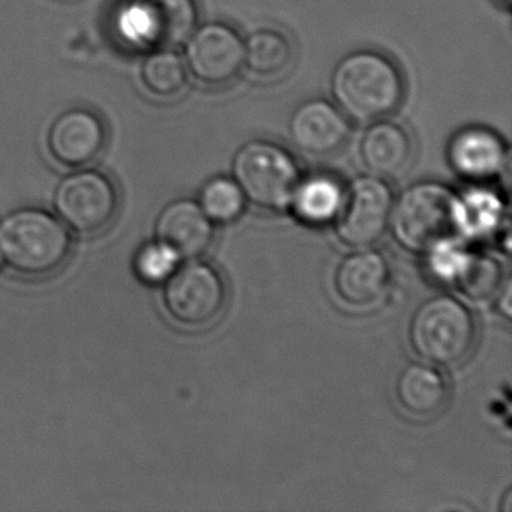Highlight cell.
<instances>
[{
	"mask_svg": "<svg viewBox=\"0 0 512 512\" xmlns=\"http://www.w3.org/2000/svg\"><path fill=\"white\" fill-rule=\"evenodd\" d=\"M0 253L8 269L26 278L58 274L73 253V236L58 215L38 206L0 218Z\"/></svg>",
	"mask_w": 512,
	"mask_h": 512,
	"instance_id": "cell-1",
	"label": "cell"
},
{
	"mask_svg": "<svg viewBox=\"0 0 512 512\" xmlns=\"http://www.w3.org/2000/svg\"><path fill=\"white\" fill-rule=\"evenodd\" d=\"M335 106L349 119L371 124L400 107L404 80L397 65L379 52L359 50L344 56L331 77Z\"/></svg>",
	"mask_w": 512,
	"mask_h": 512,
	"instance_id": "cell-2",
	"label": "cell"
},
{
	"mask_svg": "<svg viewBox=\"0 0 512 512\" xmlns=\"http://www.w3.org/2000/svg\"><path fill=\"white\" fill-rule=\"evenodd\" d=\"M392 233L401 247L428 254L466 235L461 197L439 182H419L394 202Z\"/></svg>",
	"mask_w": 512,
	"mask_h": 512,
	"instance_id": "cell-3",
	"label": "cell"
},
{
	"mask_svg": "<svg viewBox=\"0 0 512 512\" xmlns=\"http://www.w3.org/2000/svg\"><path fill=\"white\" fill-rule=\"evenodd\" d=\"M197 26L196 0H118L109 16L113 40L130 52L175 49Z\"/></svg>",
	"mask_w": 512,
	"mask_h": 512,
	"instance_id": "cell-4",
	"label": "cell"
},
{
	"mask_svg": "<svg viewBox=\"0 0 512 512\" xmlns=\"http://www.w3.org/2000/svg\"><path fill=\"white\" fill-rule=\"evenodd\" d=\"M478 328L469 308L452 296L428 299L410 323V341L415 352L434 365L461 364L475 347Z\"/></svg>",
	"mask_w": 512,
	"mask_h": 512,
	"instance_id": "cell-5",
	"label": "cell"
},
{
	"mask_svg": "<svg viewBox=\"0 0 512 512\" xmlns=\"http://www.w3.org/2000/svg\"><path fill=\"white\" fill-rule=\"evenodd\" d=\"M121 208V194L103 170L80 167L65 175L53 191V209L71 233L95 236L106 232Z\"/></svg>",
	"mask_w": 512,
	"mask_h": 512,
	"instance_id": "cell-6",
	"label": "cell"
},
{
	"mask_svg": "<svg viewBox=\"0 0 512 512\" xmlns=\"http://www.w3.org/2000/svg\"><path fill=\"white\" fill-rule=\"evenodd\" d=\"M233 176L247 200L271 211L287 208L301 182L292 155L266 140H251L236 152Z\"/></svg>",
	"mask_w": 512,
	"mask_h": 512,
	"instance_id": "cell-7",
	"label": "cell"
},
{
	"mask_svg": "<svg viewBox=\"0 0 512 512\" xmlns=\"http://www.w3.org/2000/svg\"><path fill=\"white\" fill-rule=\"evenodd\" d=\"M161 299L173 322L185 328H202L223 313L227 301L226 283L214 266L191 260L179 266L163 284Z\"/></svg>",
	"mask_w": 512,
	"mask_h": 512,
	"instance_id": "cell-8",
	"label": "cell"
},
{
	"mask_svg": "<svg viewBox=\"0 0 512 512\" xmlns=\"http://www.w3.org/2000/svg\"><path fill=\"white\" fill-rule=\"evenodd\" d=\"M392 209L394 196L385 179L373 175L355 179L344 191L335 217L338 238L349 247H373L388 232Z\"/></svg>",
	"mask_w": 512,
	"mask_h": 512,
	"instance_id": "cell-9",
	"label": "cell"
},
{
	"mask_svg": "<svg viewBox=\"0 0 512 512\" xmlns=\"http://www.w3.org/2000/svg\"><path fill=\"white\" fill-rule=\"evenodd\" d=\"M185 65L188 73L205 86L229 85L245 65L244 40L223 23L197 26L185 41Z\"/></svg>",
	"mask_w": 512,
	"mask_h": 512,
	"instance_id": "cell-10",
	"label": "cell"
},
{
	"mask_svg": "<svg viewBox=\"0 0 512 512\" xmlns=\"http://www.w3.org/2000/svg\"><path fill=\"white\" fill-rule=\"evenodd\" d=\"M109 130L106 122L88 107H73L52 122L47 148L56 163L70 169L91 166L106 151Z\"/></svg>",
	"mask_w": 512,
	"mask_h": 512,
	"instance_id": "cell-11",
	"label": "cell"
},
{
	"mask_svg": "<svg viewBox=\"0 0 512 512\" xmlns=\"http://www.w3.org/2000/svg\"><path fill=\"white\" fill-rule=\"evenodd\" d=\"M430 268L472 301H487L502 289V266L494 257L472 253L449 242L428 253Z\"/></svg>",
	"mask_w": 512,
	"mask_h": 512,
	"instance_id": "cell-12",
	"label": "cell"
},
{
	"mask_svg": "<svg viewBox=\"0 0 512 512\" xmlns=\"http://www.w3.org/2000/svg\"><path fill=\"white\" fill-rule=\"evenodd\" d=\"M289 134L299 151L329 157L349 140V118L329 101H305L290 116Z\"/></svg>",
	"mask_w": 512,
	"mask_h": 512,
	"instance_id": "cell-13",
	"label": "cell"
},
{
	"mask_svg": "<svg viewBox=\"0 0 512 512\" xmlns=\"http://www.w3.org/2000/svg\"><path fill=\"white\" fill-rule=\"evenodd\" d=\"M214 223L199 202L178 199L164 206L155 220L157 241L172 248L181 260H197L214 242Z\"/></svg>",
	"mask_w": 512,
	"mask_h": 512,
	"instance_id": "cell-14",
	"label": "cell"
},
{
	"mask_svg": "<svg viewBox=\"0 0 512 512\" xmlns=\"http://www.w3.org/2000/svg\"><path fill=\"white\" fill-rule=\"evenodd\" d=\"M448 160L454 172L472 182L497 178L508 167L506 143L485 127H467L454 134L448 146Z\"/></svg>",
	"mask_w": 512,
	"mask_h": 512,
	"instance_id": "cell-15",
	"label": "cell"
},
{
	"mask_svg": "<svg viewBox=\"0 0 512 512\" xmlns=\"http://www.w3.org/2000/svg\"><path fill=\"white\" fill-rule=\"evenodd\" d=\"M391 266L380 251L361 248L341 260L335 274V290L353 307L374 304L388 289Z\"/></svg>",
	"mask_w": 512,
	"mask_h": 512,
	"instance_id": "cell-16",
	"label": "cell"
},
{
	"mask_svg": "<svg viewBox=\"0 0 512 512\" xmlns=\"http://www.w3.org/2000/svg\"><path fill=\"white\" fill-rule=\"evenodd\" d=\"M359 157L368 173L377 178H400L412 163L413 145L407 131L395 122H371L359 145Z\"/></svg>",
	"mask_w": 512,
	"mask_h": 512,
	"instance_id": "cell-17",
	"label": "cell"
},
{
	"mask_svg": "<svg viewBox=\"0 0 512 512\" xmlns=\"http://www.w3.org/2000/svg\"><path fill=\"white\" fill-rule=\"evenodd\" d=\"M398 400L410 415L431 418L445 409L449 400L446 377L430 364L407 365L397 379Z\"/></svg>",
	"mask_w": 512,
	"mask_h": 512,
	"instance_id": "cell-18",
	"label": "cell"
},
{
	"mask_svg": "<svg viewBox=\"0 0 512 512\" xmlns=\"http://www.w3.org/2000/svg\"><path fill=\"white\" fill-rule=\"evenodd\" d=\"M188 68L175 49H154L146 52L140 67V82L148 94L158 100H172L184 92Z\"/></svg>",
	"mask_w": 512,
	"mask_h": 512,
	"instance_id": "cell-19",
	"label": "cell"
},
{
	"mask_svg": "<svg viewBox=\"0 0 512 512\" xmlns=\"http://www.w3.org/2000/svg\"><path fill=\"white\" fill-rule=\"evenodd\" d=\"M344 190L331 176H311L299 182L292 203L296 215L308 224H325L335 220Z\"/></svg>",
	"mask_w": 512,
	"mask_h": 512,
	"instance_id": "cell-20",
	"label": "cell"
},
{
	"mask_svg": "<svg viewBox=\"0 0 512 512\" xmlns=\"http://www.w3.org/2000/svg\"><path fill=\"white\" fill-rule=\"evenodd\" d=\"M245 65L254 76L274 79L289 70L293 49L286 35L274 29H259L244 41Z\"/></svg>",
	"mask_w": 512,
	"mask_h": 512,
	"instance_id": "cell-21",
	"label": "cell"
},
{
	"mask_svg": "<svg viewBox=\"0 0 512 512\" xmlns=\"http://www.w3.org/2000/svg\"><path fill=\"white\" fill-rule=\"evenodd\" d=\"M199 205L212 223L229 224L242 217L247 197L235 179L217 176L200 191Z\"/></svg>",
	"mask_w": 512,
	"mask_h": 512,
	"instance_id": "cell-22",
	"label": "cell"
},
{
	"mask_svg": "<svg viewBox=\"0 0 512 512\" xmlns=\"http://www.w3.org/2000/svg\"><path fill=\"white\" fill-rule=\"evenodd\" d=\"M461 202L466 235L487 236L502 224L505 208L502 200L493 191L482 188L469 191L466 196L461 197Z\"/></svg>",
	"mask_w": 512,
	"mask_h": 512,
	"instance_id": "cell-23",
	"label": "cell"
},
{
	"mask_svg": "<svg viewBox=\"0 0 512 512\" xmlns=\"http://www.w3.org/2000/svg\"><path fill=\"white\" fill-rule=\"evenodd\" d=\"M179 262L181 259L172 248L154 239L140 247L134 256V274L146 286H161L179 268Z\"/></svg>",
	"mask_w": 512,
	"mask_h": 512,
	"instance_id": "cell-24",
	"label": "cell"
},
{
	"mask_svg": "<svg viewBox=\"0 0 512 512\" xmlns=\"http://www.w3.org/2000/svg\"><path fill=\"white\" fill-rule=\"evenodd\" d=\"M5 268H7V265H5L4 256L0 253V272L4 271Z\"/></svg>",
	"mask_w": 512,
	"mask_h": 512,
	"instance_id": "cell-25",
	"label": "cell"
}]
</instances>
